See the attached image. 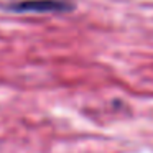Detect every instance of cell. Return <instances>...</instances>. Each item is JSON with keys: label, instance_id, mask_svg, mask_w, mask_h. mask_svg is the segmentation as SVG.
Segmentation results:
<instances>
[{"label": "cell", "instance_id": "obj_1", "mask_svg": "<svg viewBox=\"0 0 153 153\" xmlns=\"http://www.w3.org/2000/svg\"><path fill=\"white\" fill-rule=\"evenodd\" d=\"M4 8L13 13H66L74 10V4L69 0H18Z\"/></svg>", "mask_w": 153, "mask_h": 153}]
</instances>
